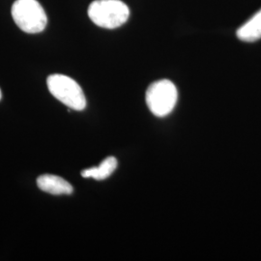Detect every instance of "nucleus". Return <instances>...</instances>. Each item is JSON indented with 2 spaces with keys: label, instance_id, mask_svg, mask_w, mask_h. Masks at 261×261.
Returning a JSON list of instances; mask_svg holds the SVG:
<instances>
[{
  "label": "nucleus",
  "instance_id": "4",
  "mask_svg": "<svg viewBox=\"0 0 261 261\" xmlns=\"http://www.w3.org/2000/svg\"><path fill=\"white\" fill-rule=\"evenodd\" d=\"M145 98L150 112L158 117H165L172 112L176 106L177 88L172 82L161 80L150 85Z\"/></svg>",
  "mask_w": 261,
  "mask_h": 261
},
{
  "label": "nucleus",
  "instance_id": "2",
  "mask_svg": "<svg viewBox=\"0 0 261 261\" xmlns=\"http://www.w3.org/2000/svg\"><path fill=\"white\" fill-rule=\"evenodd\" d=\"M11 12L15 23L25 33H40L47 27L46 12L37 0H16Z\"/></svg>",
  "mask_w": 261,
  "mask_h": 261
},
{
  "label": "nucleus",
  "instance_id": "5",
  "mask_svg": "<svg viewBox=\"0 0 261 261\" xmlns=\"http://www.w3.org/2000/svg\"><path fill=\"white\" fill-rule=\"evenodd\" d=\"M37 186L41 191L51 195H71L74 191L73 186L65 179L53 175L44 174L37 178Z\"/></svg>",
  "mask_w": 261,
  "mask_h": 261
},
{
  "label": "nucleus",
  "instance_id": "7",
  "mask_svg": "<svg viewBox=\"0 0 261 261\" xmlns=\"http://www.w3.org/2000/svg\"><path fill=\"white\" fill-rule=\"evenodd\" d=\"M117 168V160L114 157H108L98 167L87 168L82 171L84 178H93L95 180H103L110 177Z\"/></svg>",
  "mask_w": 261,
  "mask_h": 261
},
{
  "label": "nucleus",
  "instance_id": "1",
  "mask_svg": "<svg viewBox=\"0 0 261 261\" xmlns=\"http://www.w3.org/2000/svg\"><path fill=\"white\" fill-rule=\"evenodd\" d=\"M88 17L100 28L114 29L128 20L130 10L121 0H95L88 7Z\"/></svg>",
  "mask_w": 261,
  "mask_h": 261
},
{
  "label": "nucleus",
  "instance_id": "3",
  "mask_svg": "<svg viewBox=\"0 0 261 261\" xmlns=\"http://www.w3.org/2000/svg\"><path fill=\"white\" fill-rule=\"evenodd\" d=\"M47 88L59 102L75 111H84L86 99L80 84L67 75L55 74L47 80Z\"/></svg>",
  "mask_w": 261,
  "mask_h": 261
},
{
  "label": "nucleus",
  "instance_id": "6",
  "mask_svg": "<svg viewBox=\"0 0 261 261\" xmlns=\"http://www.w3.org/2000/svg\"><path fill=\"white\" fill-rule=\"evenodd\" d=\"M236 35L243 42L252 43L261 39V9L238 28Z\"/></svg>",
  "mask_w": 261,
  "mask_h": 261
},
{
  "label": "nucleus",
  "instance_id": "8",
  "mask_svg": "<svg viewBox=\"0 0 261 261\" xmlns=\"http://www.w3.org/2000/svg\"><path fill=\"white\" fill-rule=\"evenodd\" d=\"M1 98H2V92H1V90H0V100H1Z\"/></svg>",
  "mask_w": 261,
  "mask_h": 261
}]
</instances>
